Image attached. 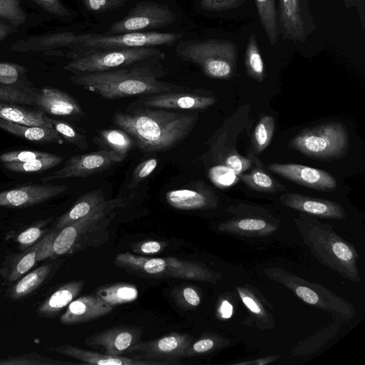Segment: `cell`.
I'll list each match as a JSON object with an SVG mask.
<instances>
[{
  "instance_id": "1",
  "label": "cell",
  "mask_w": 365,
  "mask_h": 365,
  "mask_svg": "<svg viewBox=\"0 0 365 365\" xmlns=\"http://www.w3.org/2000/svg\"><path fill=\"white\" fill-rule=\"evenodd\" d=\"M198 115L163 108H140L117 112L113 121L133 138L144 152L170 150L185 140L195 127Z\"/></svg>"
},
{
  "instance_id": "2",
  "label": "cell",
  "mask_w": 365,
  "mask_h": 365,
  "mask_svg": "<svg viewBox=\"0 0 365 365\" xmlns=\"http://www.w3.org/2000/svg\"><path fill=\"white\" fill-rule=\"evenodd\" d=\"M124 205L125 199L122 197L106 200L87 215L61 230H50L38 254V262L102 245L109 237L108 229L117 214L116 210Z\"/></svg>"
},
{
  "instance_id": "3",
  "label": "cell",
  "mask_w": 365,
  "mask_h": 365,
  "mask_svg": "<svg viewBox=\"0 0 365 365\" xmlns=\"http://www.w3.org/2000/svg\"><path fill=\"white\" fill-rule=\"evenodd\" d=\"M70 80L73 84L108 100L185 90L184 87L158 80L147 65L127 66L101 72L76 73L71 76Z\"/></svg>"
},
{
  "instance_id": "4",
  "label": "cell",
  "mask_w": 365,
  "mask_h": 365,
  "mask_svg": "<svg viewBox=\"0 0 365 365\" xmlns=\"http://www.w3.org/2000/svg\"><path fill=\"white\" fill-rule=\"evenodd\" d=\"M294 222L304 244L319 263L346 279L356 283L361 282L356 250L341 237L330 224L323 223L316 217L302 212L294 219Z\"/></svg>"
},
{
  "instance_id": "5",
  "label": "cell",
  "mask_w": 365,
  "mask_h": 365,
  "mask_svg": "<svg viewBox=\"0 0 365 365\" xmlns=\"http://www.w3.org/2000/svg\"><path fill=\"white\" fill-rule=\"evenodd\" d=\"M176 54L182 60L198 66L207 77L230 79L237 71V45L220 38L187 39L178 41Z\"/></svg>"
},
{
  "instance_id": "6",
  "label": "cell",
  "mask_w": 365,
  "mask_h": 365,
  "mask_svg": "<svg viewBox=\"0 0 365 365\" xmlns=\"http://www.w3.org/2000/svg\"><path fill=\"white\" fill-rule=\"evenodd\" d=\"M115 264L141 276L174 277L216 283L221 277L205 264L175 257L146 258L128 252L118 254Z\"/></svg>"
},
{
  "instance_id": "7",
  "label": "cell",
  "mask_w": 365,
  "mask_h": 365,
  "mask_svg": "<svg viewBox=\"0 0 365 365\" xmlns=\"http://www.w3.org/2000/svg\"><path fill=\"white\" fill-rule=\"evenodd\" d=\"M165 54L157 47L91 49L76 53L63 68L76 73L107 71L139 63L158 61Z\"/></svg>"
},
{
  "instance_id": "8",
  "label": "cell",
  "mask_w": 365,
  "mask_h": 365,
  "mask_svg": "<svg viewBox=\"0 0 365 365\" xmlns=\"http://www.w3.org/2000/svg\"><path fill=\"white\" fill-rule=\"evenodd\" d=\"M287 146L311 158L339 160L348 153L349 134L344 124L327 122L301 130Z\"/></svg>"
},
{
  "instance_id": "9",
  "label": "cell",
  "mask_w": 365,
  "mask_h": 365,
  "mask_svg": "<svg viewBox=\"0 0 365 365\" xmlns=\"http://www.w3.org/2000/svg\"><path fill=\"white\" fill-rule=\"evenodd\" d=\"M264 274L292 291L305 303L349 320L356 316L354 307L321 284L312 283L281 267H267Z\"/></svg>"
},
{
  "instance_id": "10",
  "label": "cell",
  "mask_w": 365,
  "mask_h": 365,
  "mask_svg": "<svg viewBox=\"0 0 365 365\" xmlns=\"http://www.w3.org/2000/svg\"><path fill=\"white\" fill-rule=\"evenodd\" d=\"M181 33L142 31L119 34H85L79 46L69 53V56L86 50L132 48L171 46L182 38Z\"/></svg>"
},
{
  "instance_id": "11",
  "label": "cell",
  "mask_w": 365,
  "mask_h": 365,
  "mask_svg": "<svg viewBox=\"0 0 365 365\" xmlns=\"http://www.w3.org/2000/svg\"><path fill=\"white\" fill-rule=\"evenodd\" d=\"M175 12L167 4L139 1L121 19L112 24L106 34L152 31L173 24Z\"/></svg>"
},
{
  "instance_id": "12",
  "label": "cell",
  "mask_w": 365,
  "mask_h": 365,
  "mask_svg": "<svg viewBox=\"0 0 365 365\" xmlns=\"http://www.w3.org/2000/svg\"><path fill=\"white\" fill-rule=\"evenodd\" d=\"M310 0H278V26L284 39L303 43L314 34L316 24Z\"/></svg>"
},
{
  "instance_id": "13",
  "label": "cell",
  "mask_w": 365,
  "mask_h": 365,
  "mask_svg": "<svg viewBox=\"0 0 365 365\" xmlns=\"http://www.w3.org/2000/svg\"><path fill=\"white\" fill-rule=\"evenodd\" d=\"M194 340L192 335L172 332L160 338L147 341H139L126 354L138 359L158 362L160 365L180 364L179 359Z\"/></svg>"
},
{
  "instance_id": "14",
  "label": "cell",
  "mask_w": 365,
  "mask_h": 365,
  "mask_svg": "<svg viewBox=\"0 0 365 365\" xmlns=\"http://www.w3.org/2000/svg\"><path fill=\"white\" fill-rule=\"evenodd\" d=\"M231 207L228 211L235 217L220 222L217 230L222 232L242 237H266L274 234L279 227V220L263 209L250 206L244 211L240 206Z\"/></svg>"
},
{
  "instance_id": "15",
  "label": "cell",
  "mask_w": 365,
  "mask_h": 365,
  "mask_svg": "<svg viewBox=\"0 0 365 365\" xmlns=\"http://www.w3.org/2000/svg\"><path fill=\"white\" fill-rule=\"evenodd\" d=\"M125 158L108 149L76 155L71 157L63 168L52 175L41 178V182L46 183L54 180L88 177L109 169Z\"/></svg>"
},
{
  "instance_id": "16",
  "label": "cell",
  "mask_w": 365,
  "mask_h": 365,
  "mask_svg": "<svg viewBox=\"0 0 365 365\" xmlns=\"http://www.w3.org/2000/svg\"><path fill=\"white\" fill-rule=\"evenodd\" d=\"M267 168L289 181L314 190L330 192L337 187L335 178L319 168L294 163H272Z\"/></svg>"
},
{
  "instance_id": "17",
  "label": "cell",
  "mask_w": 365,
  "mask_h": 365,
  "mask_svg": "<svg viewBox=\"0 0 365 365\" xmlns=\"http://www.w3.org/2000/svg\"><path fill=\"white\" fill-rule=\"evenodd\" d=\"M143 329L138 327H114L88 336L85 344L102 349L104 354L121 356L140 341Z\"/></svg>"
},
{
  "instance_id": "18",
  "label": "cell",
  "mask_w": 365,
  "mask_h": 365,
  "mask_svg": "<svg viewBox=\"0 0 365 365\" xmlns=\"http://www.w3.org/2000/svg\"><path fill=\"white\" fill-rule=\"evenodd\" d=\"M64 185L34 184L0 192V207H26L42 203L67 190Z\"/></svg>"
},
{
  "instance_id": "19",
  "label": "cell",
  "mask_w": 365,
  "mask_h": 365,
  "mask_svg": "<svg viewBox=\"0 0 365 365\" xmlns=\"http://www.w3.org/2000/svg\"><path fill=\"white\" fill-rule=\"evenodd\" d=\"M85 38V34H75L63 31L43 35L34 36L16 41L11 46V50L16 52H46L58 51L61 48L75 50Z\"/></svg>"
},
{
  "instance_id": "20",
  "label": "cell",
  "mask_w": 365,
  "mask_h": 365,
  "mask_svg": "<svg viewBox=\"0 0 365 365\" xmlns=\"http://www.w3.org/2000/svg\"><path fill=\"white\" fill-rule=\"evenodd\" d=\"M279 201L289 208L314 217L335 220H343L346 217L344 207L329 200L287 192L281 195Z\"/></svg>"
},
{
  "instance_id": "21",
  "label": "cell",
  "mask_w": 365,
  "mask_h": 365,
  "mask_svg": "<svg viewBox=\"0 0 365 365\" xmlns=\"http://www.w3.org/2000/svg\"><path fill=\"white\" fill-rule=\"evenodd\" d=\"M213 96L180 91L165 92L145 98L143 106L168 110H197L206 109L215 103Z\"/></svg>"
},
{
  "instance_id": "22",
  "label": "cell",
  "mask_w": 365,
  "mask_h": 365,
  "mask_svg": "<svg viewBox=\"0 0 365 365\" xmlns=\"http://www.w3.org/2000/svg\"><path fill=\"white\" fill-rule=\"evenodd\" d=\"M165 200L171 207L182 210H212L218 205V197L204 182L194 189L182 188L170 190Z\"/></svg>"
},
{
  "instance_id": "23",
  "label": "cell",
  "mask_w": 365,
  "mask_h": 365,
  "mask_svg": "<svg viewBox=\"0 0 365 365\" xmlns=\"http://www.w3.org/2000/svg\"><path fill=\"white\" fill-rule=\"evenodd\" d=\"M113 310V307L96 294L73 299L61 316V324L70 326L95 320Z\"/></svg>"
},
{
  "instance_id": "24",
  "label": "cell",
  "mask_w": 365,
  "mask_h": 365,
  "mask_svg": "<svg viewBox=\"0 0 365 365\" xmlns=\"http://www.w3.org/2000/svg\"><path fill=\"white\" fill-rule=\"evenodd\" d=\"M63 260L55 258L26 273L21 279L10 284L6 289L5 297L17 300L32 294L46 284L60 268Z\"/></svg>"
},
{
  "instance_id": "25",
  "label": "cell",
  "mask_w": 365,
  "mask_h": 365,
  "mask_svg": "<svg viewBox=\"0 0 365 365\" xmlns=\"http://www.w3.org/2000/svg\"><path fill=\"white\" fill-rule=\"evenodd\" d=\"M45 240L46 235L31 247L4 257L0 266V277L4 284L9 286L29 272L38 262V254Z\"/></svg>"
},
{
  "instance_id": "26",
  "label": "cell",
  "mask_w": 365,
  "mask_h": 365,
  "mask_svg": "<svg viewBox=\"0 0 365 365\" xmlns=\"http://www.w3.org/2000/svg\"><path fill=\"white\" fill-rule=\"evenodd\" d=\"M36 106L53 115H82L83 110L78 101L68 93L58 88L46 87L38 93Z\"/></svg>"
},
{
  "instance_id": "27",
  "label": "cell",
  "mask_w": 365,
  "mask_h": 365,
  "mask_svg": "<svg viewBox=\"0 0 365 365\" xmlns=\"http://www.w3.org/2000/svg\"><path fill=\"white\" fill-rule=\"evenodd\" d=\"M56 352L85 364L98 365H160L158 362L134 357L114 356L85 350L71 345H61L53 349Z\"/></svg>"
},
{
  "instance_id": "28",
  "label": "cell",
  "mask_w": 365,
  "mask_h": 365,
  "mask_svg": "<svg viewBox=\"0 0 365 365\" xmlns=\"http://www.w3.org/2000/svg\"><path fill=\"white\" fill-rule=\"evenodd\" d=\"M236 290L244 305L247 308L251 319L262 331L274 327L275 322L269 311V303L257 289L249 284L237 286Z\"/></svg>"
},
{
  "instance_id": "29",
  "label": "cell",
  "mask_w": 365,
  "mask_h": 365,
  "mask_svg": "<svg viewBox=\"0 0 365 365\" xmlns=\"http://www.w3.org/2000/svg\"><path fill=\"white\" fill-rule=\"evenodd\" d=\"M84 284L83 280H73L63 284L37 307L36 314L43 318L56 317L79 294Z\"/></svg>"
},
{
  "instance_id": "30",
  "label": "cell",
  "mask_w": 365,
  "mask_h": 365,
  "mask_svg": "<svg viewBox=\"0 0 365 365\" xmlns=\"http://www.w3.org/2000/svg\"><path fill=\"white\" fill-rule=\"evenodd\" d=\"M252 150H248L247 156L251 159L254 167L248 173L237 175L239 180L250 189L260 192L277 193L284 190L285 187L267 173L264 165Z\"/></svg>"
},
{
  "instance_id": "31",
  "label": "cell",
  "mask_w": 365,
  "mask_h": 365,
  "mask_svg": "<svg viewBox=\"0 0 365 365\" xmlns=\"http://www.w3.org/2000/svg\"><path fill=\"white\" fill-rule=\"evenodd\" d=\"M106 200L102 189L87 192L77 200L70 210L53 222L51 230L55 232L61 230L63 227L87 215L98 205Z\"/></svg>"
},
{
  "instance_id": "32",
  "label": "cell",
  "mask_w": 365,
  "mask_h": 365,
  "mask_svg": "<svg viewBox=\"0 0 365 365\" xmlns=\"http://www.w3.org/2000/svg\"><path fill=\"white\" fill-rule=\"evenodd\" d=\"M0 128L32 142L59 145L63 143L62 137L53 128L23 125L0 118Z\"/></svg>"
},
{
  "instance_id": "33",
  "label": "cell",
  "mask_w": 365,
  "mask_h": 365,
  "mask_svg": "<svg viewBox=\"0 0 365 365\" xmlns=\"http://www.w3.org/2000/svg\"><path fill=\"white\" fill-rule=\"evenodd\" d=\"M43 113L41 109L29 110L16 104L0 102L1 118L23 125L53 128Z\"/></svg>"
},
{
  "instance_id": "34",
  "label": "cell",
  "mask_w": 365,
  "mask_h": 365,
  "mask_svg": "<svg viewBox=\"0 0 365 365\" xmlns=\"http://www.w3.org/2000/svg\"><path fill=\"white\" fill-rule=\"evenodd\" d=\"M257 12L271 45L279 40L278 15L275 0H254Z\"/></svg>"
},
{
  "instance_id": "35",
  "label": "cell",
  "mask_w": 365,
  "mask_h": 365,
  "mask_svg": "<svg viewBox=\"0 0 365 365\" xmlns=\"http://www.w3.org/2000/svg\"><path fill=\"white\" fill-rule=\"evenodd\" d=\"M96 294L112 307L130 303L138 297L135 286L127 283L101 286L96 290Z\"/></svg>"
},
{
  "instance_id": "36",
  "label": "cell",
  "mask_w": 365,
  "mask_h": 365,
  "mask_svg": "<svg viewBox=\"0 0 365 365\" xmlns=\"http://www.w3.org/2000/svg\"><path fill=\"white\" fill-rule=\"evenodd\" d=\"M244 63L250 78L257 82H262L264 80L265 68L255 34L249 36L245 52Z\"/></svg>"
},
{
  "instance_id": "37",
  "label": "cell",
  "mask_w": 365,
  "mask_h": 365,
  "mask_svg": "<svg viewBox=\"0 0 365 365\" xmlns=\"http://www.w3.org/2000/svg\"><path fill=\"white\" fill-rule=\"evenodd\" d=\"M99 141L108 150L127 157L133 141L132 138L121 129H103L98 132Z\"/></svg>"
},
{
  "instance_id": "38",
  "label": "cell",
  "mask_w": 365,
  "mask_h": 365,
  "mask_svg": "<svg viewBox=\"0 0 365 365\" xmlns=\"http://www.w3.org/2000/svg\"><path fill=\"white\" fill-rule=\"evenodd\" d=\"M275 130V120L273 116L264 115L257 123L252 138V150L255 154L262 153L270 144Z\"/></svg>"
},
{
  "instance_id": "39",
  "label": "cell",
  "mask_w": 365,
  "mask_h": 365,
  "mask_svg": "<svg viewBox=\"0 0 365 365\" xmlns=\"http://www.w3.org/2000/svg\"><path fill=\"white\" fill-rule=\"evenodd\" d=\"M230 344V341L218 334L205 333L185 350L183 357L210 354Z\"/></svg>"
},
{
  "instance_id": "40",
  "label": "cell",
  "mask_w": 365,
  "mask_h": 365,
  "mask_svg": "<svg viewBox=\"0 0 365 365\" xmlns=\"http://www.w3.org/2000/svg\"><path fill=\"white\" fill-rule=\"evenodd\" d=\"M53 217L35 222L18 233L12 234V240L17 242L19 250L31 247L41 240L50 230L47 228Z\"/></svg>"
},
{
  "instance_id": "41",
  "label": "cell",
  "mask_w": 365,
  "mask_h": 365,
  "mask_svg": "<svg viewBox=\"0 0 365 365\" xmlns=\"http://www.w3.org/2000/svg\"><path fill=\"white\" fill-rule=\"evenodd\" d=\"M38 93L16 84L0 85V102L36 106Z\"/></svg>"
},
{
  "instance_id": "42",
  "label": "cell",
  "mask_w": 365,
  "mask_h": 365,
  "mask_svg": "<svg viewBox=\"0 0 365 365\" xmlns=\"http://www.w3.org/2000/svg\"><path fill=\"white\" fill-rule=\"evenodd\" d=\"M63 160L61 155L51 154L49 156L34 159L24 163H3L5 168L16 173H32L49 170L59 165Z\"/></svg>"
},
{
  "instance_id": "43",
  "label": "cell",
  "mask_w": 365,
  "mask_h": 365,
  "mask_svg": "<svg viewBox=\"0 0 365 365\" xmlns=\"http://www.w3.org/2000/svg\"><path fill=\"white\" fill-rule=\"evenodd\" d=\"M46 119L52 124L53 128L63 140L82 150H86L88 148L86 136L78 132L71 125L64 121L53 119L48 116H46Z\"/></svg>"
},
{
  "instance_id": "44",
  "label": "cell",
  "mask_w": 365,
  "mask_h": 365,
  "mask_svg": "<svg viewBox=\"0 0 365 365\" xmlns=\"http://www.w3.org/2000/svg\"><path fill=\"white\" fill-rule=\"evenodd\" d=\"M72 363L54 360L44 357L36 352L9 356L0 359V365H59Z\"/></svg>"
},
{
  "instance_id": "45",
  "label": "cell",
  "mask_w": 365,
  "mask_h": 365,
  "mask_svg": "<svg viewBox=\"0 0 365 365\" xmlns=\"http://www.w3.org/2000/svg\"><path fill=\"white\" fill-rule=\"evenodd\" d=\"M26 17L19 0H0L1 19L17 27L26 21Z\"/></svg>"
},
{
  "instance_id": "46",
  "label": "cell",
  "mask_w": 365,
  "mask_h": 365,
  "mask_svg": "<svg viewBox=\"0 0 365 365\" xmlns=\"http://www.w3.org/2000/svg\"><path fill=\"white\" fill-rule=\"evenodd\" d=\"M208 177L212 183L220 188L231 187L240 180L237 175L223 164L210 168Z\"/></svg>"
},
{
  "instance_id": "47",
  "label": "cell",
  "mask_w": 365,
  "mask_h": 365,
  "mask_svg": "<svg viewBox=\"0 0 365 365\" xmlns=\"http://www.w3.org/2000/svg\"><path fill=\"white\" fill-rule=\"evenodd\" d=\"M48 153L38 150H14L0 155V161L3 163H24L34 159L51 155Z\"/></svg>"
},
{
  "instance_id": "48",
  "label": "cell",
  "mask_w": 365,
  "mask_h": 365,
  "mask_svg": "<svg viewBox=\"0 0 365 365\" xmlns=\"http://www.w3.org/2000/svg\"><path fill=\"white\" fill-rule=\"evenodd\" d=\"M158 163V160L156 158H149L139 163L133 173L129 188H135L155 170Z\"/></svg>"
},
{
  "instance_id": "49",
  "label": "cell",
  "mask_w": 365,
  "mask_h": 365,
  "mask_svg": "<svg viewBox=\"0 0 365 365\" xmlns=\"http://www.w3.org/2000/svg\"><path fill=\"white\" fill-rule=\"evenodd\" d=\"M27 71V68L19 64L0 63V83L11 85L19 81L20 76Z\"/></svg>"
},
{
  "instance_id": "50",
  "label": "cell",
  "mask_w": 365,
  "mask_h": 365,
  "mask_svg": "<svg viewBox=\"0 0 365 365\" xmlns=\"http://www.w3.org/2000/svg\"><path fill=\"white\" fill-rule=\"evenodd\" d=\"M82 1L89 12L101 14L123 6L127 0H82Z\"/></svg>"
},
{
  "instance_id": "51",
  "label": "cell",
  "mask_w": 365,
  "mask_h": 365,
  "mask_svg": "<svg viewBox=\"0 0 365 365\" xmlns=\"http://www.w3.org/2000/svg\"><path fill=\"white\" fill-rule=\"evenodd\" d=\"M246 0H200L201 9L207 12H222L238 8Z\"/></svg>"
},
{
  "instance_id": "52",
  "label": "cell",
  "mask_w": 365,
  "mask_h": 365,
  "mask_svg": "<svg viewBox=\"0 0 365 365\" xmlns=\"http://www.w3.org/2000/svg\"><path fill=\"white\" fill-rule=\"evenodd\" d=\"M223 165L231 169L237 175L250 168L252 163L248 156L245 157L234 150L225 156Z\"/></svg>"
},
{
  "instance_id": "53",
  "label": "cell",
  "mask_w": 365,
  "mask_h": 365,
  "mask_svg": "<svg viewBox=\"0 0 365 365\" xmlns=\"http://www.w3.org/2000/svg\"><path fill=\"white\" fill-rule=\"evenodd\" d=\"M175 297L181 306L187 308L196 307L200 303L198 292L192 286H185L175 290Z\"/></svg>"
},
{
  "instance_id": "54",
  "label": "cell",
  "mask_w": 365,
  "mask_h": 365,
  "mask_svg": "<svg viewBox=\"0 0 365 365\" xmlns=\"http://www.w3.org/2000/svg\"><path fill=\"white\" fill-rule=\"evenodd\" d=\"M43 10L58 17L66 18L71 15L70 10L60 0H33Z\"/></svg>"
},
{
  "instance_id": "55",
  "label": "cell",
  "mask_w": 365,
  "mask_h": 365,
  "mask_svg": "<svg viewBox=\"0 0 365 365\" xmlns=\"http://www.w3.org/2000/svg\"><path fill=\"white\" fill-rule=\"evenodd\" d=\"M166 245L165 242L156 240H148L135 245L133 249L135 252L143 254H155L160 252Z\"/></svg>"
},
{
  "instance_id": "56",
  "label": "cell",
  "mask_w": 365,
  "mask_h": 365,
  "mask_svg": "<svg viewBox=\"0 0 365 365\" xmlns=\"http://www.w3.org/2000/svg\"><path fill=\"white\" fill-rule=\"evenodd\" d=\"M280 355H272L269 356H264L261 358H258L257 359L254 360H250V361H239V362H235L231 363V364L233 365H265L270 364L279 358H280Z\"/></svg>"
},
{
  "instance_id": "57",
  "label": "cell",
  "mask_w": 365,
  "mask_h": 365,
  "mask_svg": "<svg viewBox=\"0 0 365 365\" xmlns=\"http://www.w3.org/2000/svg\"><path fill=\"white\" fill-rule=\"evenodd\" d=\"M16 26L0 21V42L4 41L16 31Z\"/></svg>"
},
{
  "instance_id": "58",
  "label": "cell",
  "mask_w": 365,
  "mask_h": 365,
  "mask_svg": "<svg viewBox=\"0 0 365 365\" xmlns=\"http://www.w3.org/2000/svg\"><path fill=\"white\" fill-rule=\"evenodd\" d=\"M219 312L223 319H229L232 315L233 307L230 302L224 300L220 305Z\"/></svg>"
},
{
  "instance_id": "59",
  "label": "cell",
  "mask_w": 365,
  "mask_h": 365,
  "mask_svg": "<svg viewBox=\"0 0 365 365\" xmlns=\"http://www.w3.org/2000/svg\"><path fill=\"white\" fill-rule=\"evenodd\" d=\"M353 1L354 0H344L345 3H346V5L348 6H350L351 4H353Z\"/></svg>"
}]
</instances>
